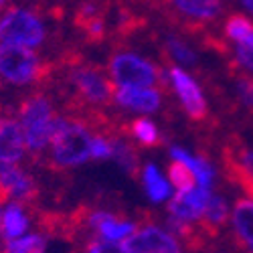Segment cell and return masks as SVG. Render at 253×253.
I'll return each mask as SVG.
<instances>
[{
    "mask_svg": "<svg viewBox=\"0 0 253 253\" xmlns=\"http://www.w3.org/2000/svg\"><path fill=\"white\" fill-rule=\"evenodd\" d=\"M124 245L130 253H182L178 239L154 223L138 227Z\"/></svg>",
    "mask_w": 253,
    "mask_h": 253,
    "instance_id": "52a82bcc",
    "label": "cell"
},
{
    "mask_svg": "<svg viewBox=\"0 0 253 253\" xmlns=\"http://www.w3.org/2000/svg\"><path fill=\"white\" fill-rule=\"evenodd\" d=\"M87 223L97 231L101 239L120 241V243H124L138 229L132 221L116 217V215L108 213V211H93V213H87Z\"/></svg>",
    "mask_w": 253,
    "mask_h": 253,
    "instance_id": "9a60e30c",
    "label": "cell"
},
{
    "mask_svg": "<svg viewBox=\"0 0 253 253\" xmlns=\"http://www.w3.org/2000/svg\"><path fill=\"white\" fill-rule=\"evenodd\" d=\"M231 225H233L237 241L253 253V199H239L231 211Z\"/></svg>",
    "mask_w": 253,
    "mask_h": 253,
    "instance_id": "2e32d148",
    "label": "cell"
},
{
    "mask_svg": "<svg viewBox=\"0 0 253 253\" xmlns=\"http://www.w3.org/2000/svg\"><path fill=\"white\" fill-rule=\"evenodd\" d=\"M241 2H243V6H245L249 12H253V0H241Z\"/></svg>",
    "mask_w": 253,
    "mask_h": 253,
    "instance_id": "f546056e",
    "label": "cell"
},
{
    "mask_svg": "<svg viewBox=\"0 0 253 253\" xmlns=\"http://www.w3.org/2000/svg\"><path fill=\"white\" fill-rule=\"evenodd\" d=\"M27 142L18 118L0 112V164H16L25 156Z\"/></svg>",
    "mask_w": 253,
    "mask_h": 253,
    "instance_id": "4fadbf2b",
    "label": "cell"
},
{
    "mask_svg": "<svg viewBox=\"0 0 253 253\" xmlns=\"http://www.w3.org/2000/svg\"><path fill=\"white\" fill-rule=\"evenodd\" d=\"M6 2H8V0H0V8H4V6H6Z\"/></svg>",
    "mask_w": 253,
    "mask_h": 253,
    "instance_id": "4dcf8cb0",
    "label": "cell"
},
{
    "mask_svg": "<svg viewBox=\"0 0 253 253\" xmlns=\"http://www.w3.org/2000/svg\"><path fill=\"white\" fill-rule=\"evenodd\" d=\"M114 144H116L114 158L120 162V166L124 168L126 172L136 178L140 174V158H138L136 150L132 148L128 142H122V140H116V138H114Z\"/></svg>",
    "mask_w": 253,
    "mask_h": 253,
    "instance_id": "cb8c5ba5",
    "label": "cell"
},
{
    "mask_svg": "<svg viewBox=\"0 0 253 253\" xmlns=\"http://www.w3.org/2000/svg\"><path fill=\"white\" fill-rule=\"evenodd\" d=\"M110 75L118 87H156L162 73L144 57L128 51H118L110 59Z\"/></svg>",
    "mask_w": 253,
    "mask_h": 253,
    "instance_id": "5b68a950",
    "label": "cell"
},
{
    "mask_svg": "<svg viewBox=\"0 0 253 253\" xmlns=\"http://www.w3.org/2000/svg\"><path fill=\"white\" fill-rule=\"evenodd\" d=\"M253 33V20L243 16V14H233L227 18L225 23V35L229 41H233V43H241V41H245L249 35Z\"/></svg>",
    "mask_w": 253,
    "mask_h": 253,
    "instance_id": "d4e9b609",
    "label": "cell"
},
{
    "mask_svg": "<svg viewBox=\"0 0 253 253\" xmlns=\"http://www.w3.org/2000/svg\"><path fill=\"white\" fill-rule=\"evenodd\" d=\"M37 197L35 180L16 164H0V203H31Z\"/></svg>",
    "mask_w": 253,
    "mask_h": 253,
    "instance_id": "9c48e42d",
    "label": "cell"
},
{
    "mask_svg": "<svg viewBox=\"0 0 253 253\" xmlns=\"http://www.w3.org/2000/svg\"><path fill=\"white\" fill-rule=\"evenodd\" d=\"M168 77H170L172 89L176 91L186 116L193 122H205L209 118V105H207V99L199 87V83L184 69L174 67V65L168 71Z\"/></svg>",
    "mask_w": 253,
    "mask_h": 253,
    "instance_id": "ba28073f",
    "label": "cell"
},
{
    "mask_svg": "<svg viewBox=\"0 0 253 253\" xmlns=\"http://www.w3.org/2000/svg\"><path fill=\"white\" fill-rule=\"evenodd\" d=\"M114 99L120 108L140 114H154L162 103L160 91L154 87H118Z\"/></svg>",
    "mask_w": 253,
    "mask_h": 253,
    "instance_id": "5bb4252c",
    "label": "cell"
},
{
    "mask_svg": "<svg viewBox=\"0 0 253 253\" xmlns=\"http://www.w3.org/2000/svg\"><path fill=\"white\" fill-rule=\"evenodd\" d=\"M235 87H237V97L241 99V103L245 105V108L253 110V77L239 75Z\"/></svg>",
    "mask_w": 253,
    "mask_h": 253,
    "instance_id": "f1b7e54d",
    "label": "cell"
},
{
    "mask_svg": "<svg viewBox=\"0 0 253 253\" xmlns=\"http://www.w3.org/2000/svg\"><path fill=\"white\" fill-rule=\"evenodd\" d=\"M211 195H213L211 188H205L201 184L188 188V191H176L172 201L168 203V213H170L172 219L197 223L205 215Z\"/></svg>",
    "mask_w": 253,
    "mask_h": 253,
    "instance_id": "30bf717a",
    "label": "cell"
},
{
    "mask_svg": "<svg viewBox=\"0 0 253 253\" xmlns=\"http://www.w3.org/2000/svg\"><path fill=\"white\" fill-rule=\"evenodd\" d=\"M130 134L142 144V146H148V148H152V146H158L162 142V136L156 128V124L146 120V118H138L130 124Z\"/></svg>",
    "mask_w": 253,
    "mask_h": 253,
    "instance_id": "7402d4cb",
    "label": "cell"
},
{
    "mask_svg": "<svg viewBox=\"0 0 253 253\" xmlns=\"http://www.w3.org/2000/svg\"><path fill=\"white\" fill-rule=\"evenodd\" d=\"M45 75L39 55L25 45L0 43V79L12 85H27Z\"/></svg>",
    "mask_w": 253,
    "mask_h": 253,
    "instance_id": "277c9868",
    "label": "cell"
},
{
    "mask_svg": "<svg viewBox=\"0 0 253 253\" xmlns=\"http://www.w3.org/2000/svg\"><path fill=\"white\" fill-rule=\"evenodd\" d=\"M47 239L41 233H25L23 237L6 239L2 253H45Z\"/></svg>",
    "mask_w": 253,
    "mask_h": 253,
    "instance_id": "44dd1931",
    "label": "cell"
},
{
    "mask_svg": "<svg viewBox=\"0 0 253 253\" xmlns=\"http://www.w3.org/2000/svg\"><path fill=\"white\" fill-rule=\"evenodd\" d=\"M166 51L170 55V59L178 61L180 65H195L197 63V55L193 53V49L178 37H172V35L166 37Z\"/></svg>",
    "mask_w": 253,
    "mask_h": 253,
    "instance_id": "484cf974",
    "label": "cell"
},
{
    "mask_svg": "<svg viewBox=\"0 0 253 253\" xmlns=\"http://www.w3.org/2000/svg\"><path fill=\"white\" fill-rule=\"evenodd\" d=\"M29 215L23 209V203H8L2 211V221H0V235L6 239L23 237L29 231Z\"/></svg>",
    "mask_w": 253,
    "mask_h": 253,
    "instance_id": "e0dca14e",
    "label": "cell"
},
{
    "mask_svg": "<svg viewBox=\"0 0 253 253\" xmlns=\"http://www.w3.org/2000/svg\"><path fill=\"white\" fill-rule=\"evenodd\" d=\"M67 71L73 89V103L79 105L85 118H101L99 110L116 101L112 81L91 63H71Z\"/></svg>",
    "mask_w": 253,
    "mask_h": 253,
    "instance_id": "6da1fadb",
    "label": "cell"
},
{
    "mask_svg": "<svg viewBox=\"0 0 253 253\" xmlns=\"http://www.w3.org/2000/svg\"><path fill=\"white\" fill-rule=\"evenodd\" d=\"M0 221H2V213H0Z\"/></svg>",
    "mask_w": 253,
    "mask_h": 253,
    "instance_id": "1f68e13d",
    "label": "cell"
},
{
    "mask_svg": "<svg viewBox=\"0 0 253 253\" xmlns=\"http://www.w3.org/2000/svg\"><path fill=\"white\" fill-rule=\"evenodd\" d=\"M223 160L227 176L237 186H241L247 195L253 186V148H247L245 144L233 140L225 148Z\"/></svg>",
    "mask_w": 253,
    "mask_h": 253,
    "instance_id": "8fae6325",
    "label": "cell"
},
{
    "mask_svg": "<svg viewBox=\"0 0 253 253\" xmlns=\"http://www.w3.org/2000/svg\"><path fill=\"white\" fill-rule=\"evenodd\" d=\"M249 253H251V251H249Z\"/></svg>",
    "mask_w": 253,
    "mask_h": 253,
    "instance_id": "d6a6232c",
    "label": "cell"
},
{
    "mask_svg": "<svg viewBox=\"0 0 253 253\" xmlns=\"http://www.w3.org/2000/svg\"><path fill=\"white\" fill-rule=\"evenodd\" d=\"M142 180H144V191L148 195V199L152 203H162L170 197V180H166L160 170L154 164H146L144 170H142Z\"/></svg>",
    "mask_w": 253,
    "mask_h": 253,
    "instance_id": "d6986e66",
    "label": "cell"
},
{
    "mask_svg": "<svg viewBox=\"0 0 253 253\" xmlns=\"http://www.w3.org/2000/svg\"><path fill=\"white\" fill-rule=\"evenodd\" d=\"M160 6H168L174 18L191 25L211 23L221 14V0H160Z\"/></svg>",
    "mask_w": 253,
    "mask_h": 253,
    "instance_id": "7c38bea8",
    "label": "cell"
},
{
    "mask_svg": "<svg viewBox=\"0 0 253 253\" xmlns=\"http://www.w3.org/2000/svg\"><path fill=\"white\" fill-rule=\"evenodd\" d=\"M18 122L25 134L27 150L31 154H41L49 146L57 122L49 97L43 93L29 95L18 108Z\"/></svg>",
    "mask_w": 253,
    "mask_h": 253,
    "instance_id": "3957f363",
    "label": "cell"
},
{
    "mask_svg": "<svg viewBox=\"0 0 253 253\" xmlns=\"http://www.w3.org/2000/svg\"><path fill=\"white\" fill-rule=\"evenodd\" d=\"M87 253H130L128 247L120 241H108V239H89L87 247H85Z\"/></svg>",
    "mask_w": 253,
    "mask_h": 253,
    "instance_id": "83f0119b",
    "label": "cell"
},
{
    "mask_svg": "<svg viewBox=\"0 0 253 253\" xmlns=\"http://www.w3.org/2000/svg\"><path fill=\"white\" fill-rule=\"evenodd\" d=\"M170 156L174 160L184 162L188 168H191V170L195 172V176H197V184H201L205 188L213 186V182H215V168L211 166V162L205 156H195L191 152H186L184 148H180V146H172Z\"/></svg>",
    "mask_w": 253,
    "mask_h": 253,
    "instance_id": "ac0fdd59",
    "label": "cell"
},
{
    "mask_svg": "<svg viewBox=\"0 0 253 253\" xmlns=\"http://www.w3.org/2000/svg\"><path fill=\"white\" fill-rule=\"evenodd\" d=\"M45 37V23L33 10L8 8L0 16V43H14L33 49L43 43Z\"/></svg>",
    "mask_w": 253,
    "mask_h": 253,
    "instance_id": "8992f818",
    "label": "cell"
},
{
    "mask_svg": "<svg viewBox=\"0 0 253 253\" xmlns=\"http://www.w3.org/2000/svg\"><path fill=\"white\" fill-rule=\"evenodd\" d=\"M91 138L81 120L57 118L49 142L51 162L57 168H73L91 160Z\"/></svg>",
    "mask_w": 253,
    "mask_h": 253,
    "instance_id": "7a4b0ae2",
    "label": "cell"
},
{
    "mask_svg": "<svg viewBox=\"0 0 253 253\" xmlns=\"http://www.w3.org/2000/svg\"><path fill=\"white\" fill-rule=\"evenodd\" d=\"M229 217H231V211H229L227 201H225L221 195H211L209 205H207V211H205L201 223H203L213 235H217L219 229L225 225V221H227Z\"/></svg>",
    "mask_w": 253,
    "mask_h": 253,
    "instance_id": "ffe728a7",
    "label": "cell"
},
{
    "mask_svg": "<svg viewBox=\"0 0 253 253\" xmlns=\"http://www.w3.org/2000/svg\"><path fill=\"white\" fill-rule=\"evenodd\" d=\"M235 61H237V65H241L243 69H247V71L253 73V33L245 41L237 43Z\"/></svg>",
    "mask_w": 253,
    "mask_h": 253,
    "instance_id": "4316f807",
    "label": "cell"
},
{
    "mask_svg": "<svg viewBox=\"0 0 253 253\" xmlns=\"http://www.w3.org/2000/svg\"><path fill=\"white\" fill-rule=\"evenodd\" d=\"M168 180H170V184L176 188V191H188V188L197 186L195 172L184 162L174 160V158H172L170 166H168Z\"/></svg>",
    "mask_w": 253,
    "mask_h": 253,
    "instance_id": "603a6c76",
    "label": "cell"
}]
</instances>
